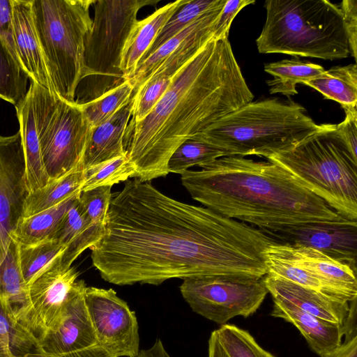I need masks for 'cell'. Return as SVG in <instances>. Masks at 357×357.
<instances>
[{
	"label": "cell",
	"mask_w": 357,
	"mask_h": 357,
	"mask_svg": "<svg viewBox=\"0 0 357 357\" xmlns=\"http://www.w3.org/2000/svg\"><path fill=\"white\" fill-rule=\"evenodd\" d=\"M275 243L254 226L181 202L135 178L112 194L104 234L89 249L105 281L159 285L203 276L262 278L265 251Z\"/></svg>",
	"instance_id": "cell-1"
},
{
	"label": "cell",
	"mask_w": 357,
	"mask_h": 357,
	"mask_svg": "<svg viewBox=\"0 0 357 357\" xmlns=\"http://www.w3.org/2000/svg\"><path fill=\"white\" fill-rule=\"evenodd\" d=\"M253 98L229 40L211 38L173 77L151 113L129 121L123 144L134 178L167 176L181 144Z\"/></svg>",
	"instance_id": "cell-2"
},
{
	"label": "cell",
	"mask_w": 357,
	"mask_h": 357,
	"mask_svg": "<svg viewBox=\"0 0 357 357\" xmlns=\"http://www.w3.org/2000/svg\"><path fill=\"white\" fill-rule=\"evenodd\" d=\"M181 174L191 197L259 229L332 220L339 214L280 165L227 155Z\"/></svg>",
	"instance_id": "cell-3"
},
{
	"label": "cell",
	"mask_w": 357,
	"mask_h": 357,
	"mask_svg": "<svg viewBox=\"0 0 357 357\" xmlns=\"http://www.w3.org/2000/svg\"><path fill=\"white\" fill-rule=\"evenodd\" d=\"M320 127L299 104L271 98L244 105L192 138L228 155L266 158L291 148Z\"/></svg>",
	"instance_id": "cell-4"
},
{
	"label": "cell",
	"mask_w": 357,
	"mask_h": 357,
	"mask_svg": "<svg viewBox=\"0 0 357 357\" xmlns=\"http://www.w3.org/2000/svg\"><path fill=\"white\" fill-rule=\"evenodd\" d=\"M256 40L259 53L324 60L347 58L349 48L340 7L327 0H268Z\"/></svg>",
	"instance_id": "cell-5"
},
{
	"label": "cell",
	"mask_w": 357,
	"mask_h": 357,
	"mask_svg": "<svg viewBox=\"0 0 357 357\" xmlns=\"http://www.w3.org/2000/svg\"><path fill=\"white\" fill-rule=\"evenodd\" d=\"M265 158L287 170L339 215L357 220V158L335 124H321L291 148Z\"/></svg>",
	"instance_id": "cell-6"
},
{
	"label": "cell",
	"mask_w": 357,
	"mask_h": 357,
	"mask_svg": "<svg viewBox=\"0 0 357 357\" xmlns=\"http://www.w3.org/2000/svg\"><path fill=\"white\" fill-rule=\"evenodd\" d=\"M33 23L52 91L75 102L85 77V39L94 0H31Z\"/></svg>",
	"instance_id": "cell-7"
},
{
	"label": "cell",
	"mask_w": 357,
	"mask_h": 357,
	"mask_svg": "<svg viewBox=\"0 0 357 357\" xmlns=\"http://www.w3.org/2000/svg\"><path fill=\"white\" fill-rule=\"evenodd\" d=\"M29 88L41 155L50 178L83 169L84 156L94 128L80 105L61 98L32 80Z\"/></svg>",
	"instance_id": "cell-8"
},
{
	"label": "cell",
	"mask_w": 357,
	"mask_h": 357,
	"mask_svg": "<svg viewBox=\"0 0 357 357\" xmlns=\"http://www.w3.org/2000/svg\"><path fill=\"white\" fill-rule=\"evenodd\" d=\"M152 0H94L92 25L85 39V77L100 76L119 84L124 81L121 69L126 44L142 7ZM84 77V78H85Z\"/></svg>",
	"instance_id": "cell-9"
},
{
	"label": "cell",
	"mask_w": 357,
	"mask_h": 357,
	"mask_svg": "<svg viewBox=\"0 0 357 357\" xmlns=\"http://www.w3.org/2000/svg\"><path fill=\"white\" fill-rule=\"evenodd\" d=\"M180 291L195 312L221 325L254 314L268 293L263 278L236 275L185 278Z\"/></svg>",
	"instance_id": "cell-10"
},
{
	"label": "cell",
	"mask_w": 357,
	"mask_h": 357,
	"mask_svg": "<svg viewBox=\"0 0 357 357\" xmlns=\"http://www.w3.org/2000/svg\"><path fill=\"white\" fill-rule=\"evenodd\" d=\"M88 314L101 346L112 357H135L139 351L137 319L112 289L86 287Z\"/></svg>",
	"instance_id": "cell-11"
},
{
	"label": "cell",
	"mask_w": 357,
	"mask_h": 357,
	"mask_svg": "<svg viewBox=\"0 0 357 357\" xmlns=\"http://www.w3.org/2000/svg\"><path fill=\"white\" fill-rule=\"evenodd\" d=\"M86 287L84 280L77 281L60 318L40 340L45 357H112L100 344L91 322Z\"/></svg>",
	"instance_id": "cell-12"
},
{
	"label": "cell",
	"mask_w": 357,
	"mask_h": 357,
	"mask_svg": "<svg viewBox=\"0 0 357 357\" xmlns=\"http://www.w3.org/2000/svg\"><path fill=\"white\" fill-rule=\"evenodd\" d=\"M277 243L317 250L356 271L357 222L341 215L335 220L260 229Z\"/></svg>",
	"instance_id": "cell-13"
},
{
	"label": "cell",
	"mask_w": 357,
	"mask_h": 357,
	"mask_svg": "<svg viewBox=\"0 0 357 357\" xmlns=\"http://www.w3.org/2000/svg\"><path fill=\"white\" fill-rule=\"evenodd\" d=\"M29 193L20 132L0 135V264L6 256L13 233L22 216Z\"/></svg>",
	"instance_id": "cell-14"
},
{
	"label": "cell",
	"mask_w": 357,
	"mask_h": 357,
	"mask_svg": "<svg viewBox=\"0 0 357 357\" xmlns=\"http://www.w3.org/2000/svg\"><path fill=\"white\" fill-rule=\"evenodd\" d=\"M60 259L28 284L31 307L27 328L39 342L60 318L77 284L79 273L63 266Z\"/></svg>",
	"instance_id": "cell-15"
},
{
	"label": "cell",
	"mask_w": 357,
	"mask_h": 357,
	"mask_svg": "<svg viewBox=\"0 0 357 357\" xmlns=\"http://www.w3.org/2000/svg\"><path fill=\"white\" fill-rule=\"evenodd\" d=\"M284 245L296 263L317 278L332 297L348 302L356 299V271L349 264L313 248Z\"/></svg>",
	"instance_id": "cell-16"
},
{
	"label": "cell",
	"mask_w": 357,
	"mask_h": 357,
	"mask_svg": "<svg viewBox=\"0 0 357 357\" xmlns=\"http://www.w3.org/2000/svg\"><path fill=\"white\" fill-rule=\"evenodd\" d=\"M13 29L17 59L29 79L52 91L33 20L31 0H12Z\"/></svg>",
	"instance_id": "cell-17"
},
{
	"label": "cell",
	"mask_w": 357,
	"mask_h": 357,
	"mask_svg": "<svg viewBox=\"0 0 357 357\" xmlns=\"http://www.w3.org/2000/svg\"><path fill=\"white\" fill-rule=\"evenodd\" d=\"M263 280L272 298L285 300L317 317L344 326L349 302L268 274Z\"/></svg>",
	"instance_id": "cell-18"
},
{
	"label": "cell",
	"mask_w": 357,
	"mask_h": 357,
	"mask_svg": "<svg viewBox=\"0 0 357 357\" xmlns=\"http://www.w3.org/2000/svg\"><path fill=\"white\" fill-rule=\"evenodd\" d=\"M273 301L271 315L296 326L311 349L320 357L333 351L342 343L343 325L317 317L285 300L273 298Z\"/></svg>",
	"instance_id": "cell-19"
},
{
	"label": "cell",
	"mask_w": 357,
	"mask_h": 357,
	"mask_svg": "<svg viewBox=\"0 0 357 357\" xmlns=\"http://www.w3.org/2000/svg\"><path fill=\"white\" fill-rule=\"evenodd\" d=\"M189 0H177L157 9L137 21L124 48L121 69L123 79H129L169 19Z\"/></svg>",
	"instance_id": "cell-20"
},
{
	"label": "cell",
	"mask_w": 357,
	"mask_h": 357,
	"mask_svg": "<svg viewBox=\"0 0 357 357\" xmlns=\"http://www.w3.org/2000/svg\"><path fill=\"white\" fill-rule=\"evenodd\" d=\"M79 197L66 213L52 238L66 248L60 260L66 268L101 238L105 228L89 222L79 204Z\"/></svg>",
	"instance_id": "cell-21"
},
{
	"label": "cell",
	"mask_w": 357,
	"mask_h": 357,
	"mask_svg": "<svg viewBox=\"0 0 357 357\" xmlns=\"http://www.w3.org/2000/svg\"><path fill=\"white\" fill-rule=\"evenodd\" d=\"M131 113L132 99L108 121L94 128L84 156V170L127 155L123 139Z\"/></svg>",
	"instance_id": "cell-22"
},
{
	"label": "cell",
	"mask_w": 357,
	"mask_h": 357,
	"mask_svg": "<svg viewBox=\"0 0 357 357\" xmlns=\"http://www.w3.org/2000/svg\"><path fill=\"white\" fill-rule=\"evenodd\" d=\"M25 158L26 184L29 192L44 187L50 180L41 155L31 90L15 106Z\"/></svg>",
	"instance_id": "cell-23"
},
{
	"label": "cell",
	"mask_w": 357,
	"mask_h": 357,
	"mask_svg": "<svg viewBox=\"0 0 357 357\" xmlns=\"http://www.w3.org/2000/svg\"><path fill=\"white\" fill-rule=\"evenodd\" d=\"M0 298L13 317L27 330L31 303L19 261L18 243L12 240L0 264Z\"/></svg>",
	"instance_id": "cell-24"
},
{
	"label": "cell",
	"mask_w": 357,
	"mask_h": 357,
	"mask_svg": "<svg viewBox=\"0 0 357 357\" xmlns=\"http://www.w3.org/2000/svg\"><path fill=\"white\" fill-rule=\"evenodd\" d=\"M80 194H75L33 215L21 217L13 233V239L23 245H35L52 239L66 213Z\"/></svg>",
	"instance_id": "cell-25"
},
{
	"label": "cell",
	"mask_w": 357,
	"mask_h": 357,
	"mask_svg": "<svg viewBox=\"0 0 357 357\" xmlns=\"http://www.w3.org/2000/svg\"><path fill=\"white\" fill-rule=\"evenodd\" d=\"M303 84L321 93L325 99L337 102L343 109L357 107L356 63L332 67Z\"/></svg>",
	"instance_id": "cell-26"
},
{
	"label": "cell",
	"mask_w": 357,
	"mask_h": 357,
	"mask_svg": "<svg viewBox=\"0 0 357 357\" xmlns=\"http://www.w3.org/2000/svg\"><path fill=\"white\" fill-rule=\"evenodd\" d=\"M84 179L82 169L50 179L44 187L29 193L24 201L22 217L36 214L81 192Z\"/></svg>",
	"instance_id": "cell-27"
},
{
	"label": "cell",
	"mask_w": 357,
	"mask_h": 357,
	"mask_svg": "<svg viewBox=\"0 0 357 357\" xmlns=\"http://www.w3.org/2000/svg\"><path fill=\"white\" fill-rule=\"evenodd\" d=\"M0 357H45L38 340L13 317L1 298Z\"/></svg>",
	"instance_id": "cell-28"
},
{
	"label": "cell",
	"mask_w": 357,
	"mask_h": 357,
	"mask_svg": "<svg viewBox=\"0 0 357 357\" xmlns=\"http://www.w3.org/2000/svg\"><path fill=\"white\" fill-rule=\"evenodd\" d=\"M264 70L274 77L266 82L270 93H279L290 96L298 93L297 84H303L325 70L321 66L311 62L284 59L265 64Z\"/></svg>",
	"instance_id": "cell-29"
},
{
	"label": "cell",
	"mask_w": 357,
	"mask_h": 357,
	"mask_svg": "<svg viewBox=\"0 0 357 357\" xmlns=\"http://www.w3.org/2000/svg\"><path fill=\"white\" fill-rule=\"evenodd\" d=\"M264 256L266 274L332 297L317 278L296 263L284 245L275 243L269 245Z\"/></svg>",
	"instance_id": "cell-30"
},
{
	"label": "cell",
	"mask_w": 357,
	"mask_h": 357,
	"mask_svg": "<svg viewBox=\"0 0 357 357\" xmlns=\"http://www.w3.org/2000/svg\"><path fill=\"white\" fill-rule=\"evenodd\" d=\"M29 77L0 36V98L17 106L26 96Z\"/></svg>",
	"instance_id": "cell-31"
},
{
	"label": "cell",
	"mask_w": 357,
	"mask_h": 357,
	"mask_svg": "<svg viewBox=\"0 0 357 357\" xmlns=\"http://www.w3.org/2000/svg\"><path fill=\"white\" fill-rule=\"evenodd\" d=\"M134 88L128 79L109 89L99 96L78 103L93 128L103 124L132 99Z\"/></svg>",
	"instance_id": "cell-32"
},
{
	"label": "cell",
	"mask_w": 357,
	"mask_h": 357,
	"mask_svg": "<svg viewBox=\"0 0 357 357\" xmlns=\"http://www.w3.org/2000/svg\"><path fill=\"white\" fill-rule=\"evenodd\" d=\"M227 155L226 151L213 144L191 138L181 144L172 153L167 164L168 172L181 175L192 167H200Z\"/></svg>",
	"instance_id": "cell-33"
},
{
	"label": "cell",
	"mask_w": 357,
	"mask_h": 357,
	"mask_svg": "<svg viewBox=\"0 0 357 357\" xmlns=\"http://www.w3.org/2000/svg\"><path fill=\"white\" fill-rule=\"evenodd\" d=\"M65 249L66 248L55 239H47L31 245L18 244L20 266L27 285L60 257Z\"/></svg>",
	"instance_id": "cell-34"
},
{
	"label": "cell",
	"mask_w": 357,
	"mask_h": 357,
	"mask_svg": "<svg viewBox=\"0 0 357 357\" xmlns=\"http://www.w3.org/2000/svg\"><path fill=\"white\" fill-rule=\"evenodd\" d=\"M223 0H189L166 23L142 57L143 61L169 39L179 33L197 17L216 7Z\"/></svg>",
	"instance_id": "cell-35"
},
{
	"label": "cell",
	"mask_w": 357,
	"mask_h": 357,
	"mask_svg": "<svg viewBox=\"0 0 357 357\" xmlns=\"http://www.w3.org/2000/svg\"><path fill=\"white\" fill-rule=\"evenodd\" d=\"M135 169L127 155L100 163L84 170L82 191L98 187L110 186L130 177H134Z\"/></svg>",
	"instance_id": "cell-36"
},
{
	"label": "cell",
	"mask_w": 357,
	"mask_h": 357,
	"mask_svg": "<svg viewBox=\"0 0 357 357\" xmlns=\"http://www.w3.org/2000/svg\"><path fill=\"white\" fill-rule=\"evenodd\" d=\"M216 332L229 357H275L259 346L248 331L236 326L225 324Z\"/></svg>",
	"instance_id": "cell-37"
},
{
	"label": "cell",
	"mask_w": 357,
	"mask_h": 357,
	"mask_svg": "<svg viewBox=\"0 0 357 357\" xmlns=\"http://www.w3.org/2000/svg\"><path fill=\"white\" fill-rule=\"evenodd\" d=\"M172 79L161 77L144 81L132 94L129 121L139 122L146 118L162 97Z\"/></svg>",
	"instance_id": "cell-38"
},
{
	"label": "cell",
	"mask_w": 357,
	"mask_h": 357,
	"mask_svg": "<svg viewBox=\"0 0 357 357\" xmlns=\"http://www.w3.org/2000/svg\"><path fill=\"white\" fill-rule=\"evenodd\" d=\"M112 187H98L82 191L78 200L91 224L105 227L111 201Z\"/></svg>",
	"instance_id": "cell-39"
},
{
	"label": "cell",
	"mask_w": 357,
	"mask_h": 357,
	"mask_svg": "<svg viewBox=\"0 0 357 357\" xmlns=\"http://www.w3.org/2000/svg\"><path fill=\"white\" fill-rule=\"evenodd\" d=\"M255 3V0H227L215 23L213 38L228 39L231 24L236 15L244 7Z\"/></svg>",
	"instance_id": "cell-40"
},
{
	"label": "cell",
	"mask_w": 357,
	"mask_h": 357,
	"mask_svg": "<svg viewBox=\"0 0 357 357\" xmlns=\"http://www.w3.org/2000/svg\"><path fill=\"white\" fill-rule=\"evenodd\" d=\"M340 9L346 31L349 54L357 60V0H344Z\"/></svg>",
	"instance_id": "cell-41"
},
{
	"label": "cell",
	"mask_w": 357,
	"mask_h": 357,
	"mask_svg": "<svg viewBox=\"0 0 357 357\" xmlns=\"http://www.w3.org/2000/svg\"><path fill=\"white\" fill-rule=\"evenodd\" d=\"M344 110V119L336 126L352 155L357 158V107Z\"/></svg>",
	"instance_id": "cell-42"
},
{
	"label": "cell",
	"mask_w": 357,
	"mask_h": 357,
	"mask_svg": "<svg viewBox=\"0 0 357 357\" xmlns=\"http://www.w3.org/2000/svg\"><path fill=\"white\" fill-rule=\"evenodd\" d=\"M0 36L17 57L13 38L12 0H0Z\"/></svg>",
	"instance_id": "cell-43"
},
{
	"label": "cell",
	"mask_w": 357,
	"mask_h": 357,
	"mask_svg": "<svg viewBox=\"0 0 357 357\" xmlns=\"http://www.w3.org/2000/svg\"><path fill=\"white\" fill-rule=\"evenodd\" d=\"M321 357H357V336L345 340L337 349Z\"/></svg>",
	"instance_id": "cell-44"
},
{
	"label": "cell",
	"mask_w": 357,
	"mask_h": 357,
	"mask_svg": "<svg viewBox=\"0 0 357 357\" xmlns=\"http://www.w3.org/2000/svg\"><path fill=\"white\" fill-rule=\"evenodd\" d=\"M135 357H171L160 339H157L149 349L139 350Z\"/></svg>",
	"instance_id": "cell-45"
},
{
	"label": "cell",
	"mask_w": 357,
	"mask_h": 357,
	"mask_svg": "<svg viewBox=\"0 0 357 357\" xmlns=\"http://www.w3.org/2000/svg\"><path fill=\"white\" fill-rule=\"evenodd\" d=\"M208 357H229L219 340L216 330L211 333L208 340Z\"/></svg>",
	"instance_id": "cell-46"
}]
</instances>
